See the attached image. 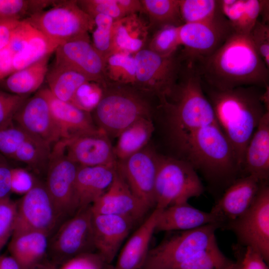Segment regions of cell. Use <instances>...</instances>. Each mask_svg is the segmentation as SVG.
Returning <instances> with one entry per match:
<instances>
[{
    "mask_svg": "<svg viewBox=\"0 0 269 269\" xmlns=\"http://www.w3.org/2000/svg\"><path fill=\"white\" fill-rule=\"evenodd\" d=\"M11 167L6 157L0 153V199L9 197L11 192Z\"/></svg>",
    "mask_w": 269,
    "mask_h": 269,
    "instance_id": "obj_52",
    "label": "cell"
},
{
    "mask_svg": "<svg viewBox=\"0 0 269 269\" xmlns=\"http://www.w3.org/2000/svg\"><path fill=\"white\" fill-rule=\"evenodd\" d=\"M178 153L210 181L230 185L240 171L233 148L218 124L195 131Z\"/></svg>",
    "mask_w": 269,
    "mask_h": 269,
    "instance_id": "obj_4",
    "label": "cell"
},
{
    "mask_svg": "<svg viewBox=\"0 0 269 269\" xmlns=\"http://www.w3.org/2000/svg\"><path fill=\"white\" fill-rule=\"evenodd\" d=\"M92 214L96 251L106 264H111L135 224L124 217Z\"/></svg>",
    "mask_w": 269,
    "mask_h": 269,
    "instance_id": "obj_21",
    "label": "cell"
},
{
    "mask_svg": "<svg viewBox=\"0 0 269 269\" xmlns=\"http://www.w3.org/2000/svg\"><path fill=\"white\" fill-rule=\"evenodd\" d=\"M249 35L258 55L269 68V24L259 19Z\"/></svg>",
    "mask_w": 269,
    "mask_h": 269,
    "instance_id": "obj_47",
    "label": "cell"
},
{
    "mask_svg": "<svg viewBox=\"0 0 269 269\" xmlns=\"http://www.w3.org/2000/svg\"><path fill=\"white\" fill-rule=\"evenodd\" d=\"M204 187L197 171L187 161L159 154L155 182V208L163 210L199 197Z\"/></svg>",
    "mask_w": 269,
    "mask_h": 269,
    "instance_id": "obj_7",
    "label": "cell"
},
{
    "mask_svg": "<svg viewBox=\"0 0 269 269\" xmlns=\"http://www.w3.org/2000/svg\"><path fill=\"white\" fill-rule=\"evenodd\" d=\"M58 46L89 34L94 19L79 6L77 0H56L50 7L23 20Z\"/></svg>",
    "mask_w": 269,
    "mask_h": 269,
    "instance_id": "obj_8",
    "label": "cell"
},
{
    "mask_svg": "<svg viewBox=\"0 0 269 269\" xmlns=\"http://www.w3.org/2000/svg\"><path fill=\"white\" fill-rule=\"evenodd\" d=\"M57 267L51 263L49 260H45L31 269H57Z\"/></svg>",
    "mask_w": 269,
    "mask_h": 269,
    "instance_id": "obj_57",
    "label": "cell"
},
{
    "mask_svg": "<svg viewBox=\"0 0 269 269\" xmlns=\"http://www.w3.org/2000/svg\"><path fill=\"white\" fill-rule=\"evenodd\" d=\"M29 97L15 95L0 89V127L13 122L14 115Z\"/></svg>",
    "mask_w": 269,
    "mask_h": 269,
    "instance_id": "obj_46",
    "label": "cell"
},
{
    "mask_svg": "<svg viewBox=\"0 0 269 269\" xmlns=\"http://www.w3.org/2000/svg\"><path fill=\"white\" fill-rule=\"evenodd\" d=\"M51 150L50 146L32 137L21 145L11 159L40 172L44 169L46 170Z\"/></svg>",
    "mask_w": 269,
    "mask_h": 269,
    "instance_id": "obj_37",
    "label": "cell"
},
{
    "mask_svg": "<svg viewBox=\"0 0 269 269\" xmlns=\"http://www.w3.org/2000/svg\"><path fill=\"white\" fill-rule=\"evenodd\" d=\"M21 21L11 18H0V50L8 47L14 31Z\"/></svg>",
    "mask_w": 269,
    "mask_h": 269,
    "instance_id": "obj_51",
    "label": "cell"
},
{
    "mask_svg": "<svg viewBox=\"0 0 269 269\" xmlns=\"http://www.w3.org/2000/svg\"><path fill=\"white\" fill-rule=\"evenodd\" d=\"M13 56L8 47L0 50V83L14 72Z\"/></svg>",
    "mask_w": 269,
    "mask_h": 269,
    "instance_id": "obj_53",
    "label": "cell"
},
{
    "mask_svg": "<svg viewBox=\"0 0 269 269\" xmlns=\"http://www.w3.org/2000/svg\"><path fill=\"white\" fill-rule=\"evenodd\" d=\"M179 26L166 25L156 30L147 49L161 56L175 53L181 46L179 36Z\"/></svg>",
    "mask_w": 269,
    "mask_h": 269,
    "instance_id": "obj_40",
    "label": "cell"
},
{
    "mask_svg": "<svg viewBox=\"0 0 269 269\" xmlns=\"http://www.w3.org/2000/svg\"><path fill=\"white\" fill-rule=\"evenodd\" d=\"M91 210L93 214L124 217L136 224L150 209L133 193L117 169L112 185L91 205Z\"/></svg>",
    "mask_w": 269,
    "mask_h": 269,
    "instance_id": "obj_19",
    "label": "cell"
},
{
    "mask_svg": "<svg viewBox=\"0 0 269 269\" xmlns=\"http://www.w3.org/2000/svg\"><path fill=\"white\" fill-rule=\"evenodd\" d=\"M45 80L47 88L54 97L69 103L78 88L91 81L80 73L55 60L49 66Z\"/></svg>",
    "mask_w": 269,
    "mask_h": 269,
    "instance_id": "obj_31",
    "label": "cell"
},
{
    "mask_svg": "<svg viewBox=\"0 0 269 269\" xmlns=\"http://www.w3.org/2000/svg\"><path fill=\"white\" fill-rule=\"evenodd\" d=\"M32 137L34 136L15 124L13 121L0 127V153L5 157L11 158L21 145Z\"/></svg>",
    "mask_w": 269,
    "mask_h": 269,
    "instance_id": "obj_42",
    "label": "cell"
},
{
    "mask_svg": "<svg viewBox=\"0 0 269 269\" xmlns=\"http://www.w3.org/2000/svg\"><path fill=\"white\" fill-rule=\"evenodd\" d=\"M159 156L145 146L117 163L118 171L131 191L150 209L155 206L154 188Z\"/></svg>",
    "mask_w": 269,
    "mask_h": 269,
    "instance_id": "obj_14",
    "label": "cell"
},
{
    "mask_svg": "<svg viewBox=\"0 0 269 269\" xmlns=\"http://www.w3.org/2000/svg\"><path fill=\"white\" fill-rule=\"evenodd\" d=\"M36 180L26 169L12 168L11 170V192L18 194H25L35 185Z\"/></svg>",
    "mask_w": 269,
    "mask_h": 269,
    "instance_id": "obj_50",
    "label": "cell"
},
{
    "mask_svg": "<svg viewBox=\"0 0 269 269\" xmlns=\"http://www.w3.org/2000/svg\"><path fill=\"white\" fill-rule=\"evenodd\" d=\"M142 94L132 86L107 82L98 104L91 113L95 125L109 138L117 137L135 122L151 119V106Z\"/></svg>",
    "mask_w": 269,
    "mask_h": 269,
    "instance_id": "obj_5",
    "label": "cell"
},
{
    "mask_svg": "<svg viewBox=\"0 0 269 269\" xmlns=\"http://www.w3.org/2000/svg\"><path fill=\"white\" fill-rule=\"evenodd\" d=\"M58 46L33 27L24 48L14 55V72L27 67L45 56L51 55Z\"/></svg>",
    "mask_w": 269,
    "mask_h": 269,
    "instance_id": "obj_36",
    "label": "cell"
},
{
    "mask_svg": "<svg viewBox=\"0 0 269 269\" xmlns=\"http://www.w3.org/2000/svg\"><path fill=\"white\" fill-rule=\"evenodd\" d=\"M233 32L226 17L210 23H184L179 28L182 51L190 60L208 57Z\"/></svg>",
    "mask_w": 269,
    "mask_h": 269,
    "instance_id": "obj_15",
    "label": "cell"
},
{
    "mask_svg": "<svg viewBox=\"0 0 269 269\" xmlns=\"http://www.w3.org/2000/svg\"><path fill=\"white\" fill-rule=\"evenodd\" d=\"M91 205L65 220L48 241L49 261L58 268L78 255L96 251Z\"/></svg>",
    "mask_w": 269,
    "mask_h": 269,
    "instance_id": "obj_10",
    "label": "cell"
},
{
    "mask_svg": "<svg viewBox=\"0 0 269 269\" xmlns=\"http://www.w3.org/2000/svg\"><path fill=\"white\" fill-rule=\"evenodd\" d=\"M262 183L255 176L246 175L236 179L229 185L210 211L222 221V227L245 213Z\"/></svg>",
    "mask_w": 269,
    "mask_h": 269,
    "instance_id": "obj_20",
    "label": "cell"
},
{
    "mask_svg": "<svg viewBox=\"0 0 269 269\" xmlns=\"http://www.w3.org/2000/svg\"><path fill=\"white\" fill-rule=\"evenodd\" d=\"M93 18L95 25L91 32V42L105 61L112 51V31L114 19L104 14L96 15Z\"/></svg>",
    "mask_w": 269,
    "mask_h": 269,
    "instance_id": "obj_41",
    "label": "cell"
},
{
    "mask_svg": "<svg viewBox=\"0 0 269 269\" xmlns=\"http://www.w3.org/2000/svg\"><path fill=\"white\" fill-rule=\"evenodd\" d=\"M261 184L253 203L242 215L224 227L232 231L239 245L258 252L269 260V186Z\"/></svg>",
    "mask_w": 269,
    "mask_h": 269,
    "instance_id": "obj_11",
    "label": "cell"
},
{
    "mask_svg": "<svg viewBox=\"0 0 269 269\" xmlns=\"http://www.w3.org/2000/svg\"><path fill=\"white\" fill-rule=\"evenodd\" d=\"M170 140L178 152L198 129L218 124L193 63L186 61L170 95L159 102Z\"/></svg>",
    "mask_w": 269,
    "mask_h": 269,
    "instance_id": "obj_3",
    "label": "cell"
},
{
    "mask_svg": "<svg viewBox=\"0 0 269 269\" xmlns=\"http://www.w3.org/2000/svg\"><path fill=\"white\" fill-rule=\"evenodd\" d=\"M233 263L222 252L217 243L199 253L177 269H226Z\"/></svg>",
    "mask_w": 269,
    "mask_h": 269,
    "instance_id": "obj_39",
    "label": "cell"
},
{
    "mask_svg": "<svg viewBox=\"0 0 269 269\" xmlns=\"http://www.w3.org/2000/svg\"><path fill=\"white\" fill-rule=\"evenodd\" d=\"M53 146L46 168L45 185L64 221L78 211L75 184L79 166L66 156L61 140Z\"/></svg>",
    "mask_w": 269,
    "mask_h": 269,
    "instance_id": "obj_12",
    "label": "cell"
},
{
    "mask_svg": "<svg viewBox=\"0 0 269 269\" xmlns=\"http://www.w3.org/2000/svg\"><path fill=\"white\" fill-rule=\"evenodd\" d=\"M209 224L222 227L220 219L210 211L207 212L190 205L188 202L176 204L162 210L159 216L155 232L190 230Z\"/></svg>",
    "mask_w": 269,
    "mask_h": 269,
    "instance_id": "obj_24",
    "label": "cell"
},
{
    "mask_svg": "<svg viewBox=\"0 0 269 269\" xmlns=\"http://www.w3.org/2000/svg\"><path fill=\"white\" fill-rule=\"evenodd\" d=\"M149 29L148 24L147 25L137 13L114 20L111 53H125L134 55L143 49Z\"/></svg>",
    "mask_w": 269,
    "mask_h": 269,
    "instance_id": "obj_27",
    "label": "cell"
},
{
    "mask_svg": "<svg viewBox=\"0 0 269 269\" xmlns=\"http://www.w3.org/2000/svg\"><path fill=\"white\" fill-rule=\"evenodd\" d=\"M55 61L84 75L91 81L104 86V60L93 46L89 34L59 45L55 52Z\"/></svg>",
    "mask_w": 269,
    "mask_h": 269,
    "instance_id": "obj_17",
    "label": "cell"
},
{
    "mask_svg": "<svg viewBox=\"0 0 269 269\" xmlns=\"http://www.w3.org/2000/svg\"><path fill=\"white\" fill-rule=\"evenodd\" d=\"M48 237L42 232L34 231L13 233L8 246L10 255L21 269H31L45 261Z\"/></svg>",
    "mask_w": 269,
    "mask_h": 269,
    "instance_id": "obj_28",
    "label": "cell"
},
{
    "mask_svg": "<svg viewBox=\"0 0 269 269\" xmlns=\"http://www.w3.org/2000/svg\"><path fill=\"white\" fill-rule=\"evenodd\" d=\"M218 224L176 231L150 249L141 269H177L199 253L217 244Z\"/></svg>",
    "mask_w": 269,
    "mask_h": 269,
    "instance_id": "obj_6",
    "label": "cell"
},
{
    "mask_svg": "<svg viewBox=\"0 0 269 269\" xmlns=\"http://www.w3.org/2000/svg\"><path fill=\"white\" fill-rule=\"evenodd\" d=\"M162 210L154 208L121 250L115 269H141L150 250L149 244Z\"/></svg>",
    "mask_w": 269,
    "mask_h": 269,
    "instance_id": "obj_25",
    "label": "cell"
},
{
    "mask_svg": "<svg viewBox=\"0 0 269 269\" xmlns=\"http://www.w3.org/2000/svg\"><path fill=\"white\" fill-rule=\"evenodd\" d=\"M226 269H239L238 265L236 262H234V263L230 266L229 268Z\"/></svg>",
    "mask_w": 269,
    "mask_h": 269,
    "instance_id": "obj_58",
    "label": "cell"
},
{
    "mask_svg": "<svg viewBox=\"0 0 269 269\" xmlns=\"http://www.w3.org/2000/svg\"><path fill=\"white\" fill-rule=\"evenodd\" d=\"M55 0H0V18H11L23 20L51 6Z\"/></svg>",
    "mask_w": 269,
    "mask_h": 269,
    "instance_id": "obj_38",
    "label": "cell"
},
{
    "mask_svg": "<svg viewBox=\"0 0 269 269\" xmlns=\"http://www.w3.org/2000/svg\"><path fill=\"white\" fill-rule=\"evenodd\" d=\"M184 23H210L225 17L218 0H179Z\"/></svg>",
    "mask_w": 269,
    "mask_h": 269,
    "instance_id": "obj_35",
    "label": "cell"
},
{
    "mask_svg": "<svg viewBox=\"0 0 269 269\" xmlns=\"http://www.w3.org/2000/svg\"><path fill=\"white\" fill-rule=\"evenodd\" d=\"M235 251L239 269H268L262 256L252 248L239 245Z\"/></svg>",
    "mask_w": 269,
    "mask_h": 269,
    "instance_id": "obj_49",
    "label": "cell"
},
{
    "mask_svg": "<svg viewBox=\"0 0 269 269\" xmlns=\"http://www.w3.org/2000/svg\"><path fill=\"white\" fill-rule=\"evenodd\" d=\"M17 203L10 197L0 199V255L14 230Z\"/></svg>",
    "mask_w": 269,
    "mask_h": 269,
    "instance_id": "obj_43",
    "label": "cell"
},
{
    "mask_svg": "<svg viewBox=\"0 0 269 269\" xmlns=\"http://www.w3.org/2000/svg\"><path fill=\"white\" fill-rule=\"evenodd\" d=\"M202 84L218 124L233 148L239 170L242 171L247 145L262 117L269 111L261 98L265 88L249 86L219 90Z\"/></svg>",
    "mask_w": 269,
    "mask_h": 269,
    "instance_id": "obj_2",
    "label": "cell"
},
{
    "mask_svg": "<svg viewBox=\"0 0 269 269\" xmlns=\"http://www.w3.org/2000/svg\"><path fill=\"white\" fill-rule=\"evenodd\" d=\"M50 56L13 72L0 83V89L20 96L37 92L45 80Z\"/></svg>",
    "mask_w": 269,
    "mask_h": 269,
    "instance_id": "obj_29",
    "label": "cell"
},
{
    "mask_svg": "<svg viewBox=\"0 0 269 269\" xmlns=\"http://www.w3.org/2000/svg\"><path fill=\"white\" fill-rule=\"evenodd\" d=\"M117 3L125 16L143 12L140 0H117Z\"/></svg>",
    "mask_w": 269,
    "mask_h": 269,
    "instance_id": "obj_54",
    "label": "cell"
},
{
    "mask_svg": "<svg viewBox=\"0 0 269 269\" xmlns=\"http://www.w3.org/2000/svg\"><path fill=\"white\" fill-rule=\"evenodd\" d=\"M259 19L263 22L269 24V1L262 0V8Z\"/></svg>",
    "mask_w": 269,
    "mask_h": 269,
    "instance_id": "obj_56",
    "label": "cell"
},
{
    "mask_svg": "<svg viewBox=\"0 0 269 269\" xmlns=\"http://www.w3.org/2000/svg\"><path fill=\"white\" fill-rule=\"evenodd\" d=\"M107 264L97 252L88 253L74 257L57 269H104Z\"/></svg>",
    "mask_w": 269,
    "mask_h": 269,
    "instance_id": "obj_48",
    "label": "cell"
},
{
    "mask_svg": "<svg viewBox=\"0 0 269 269\" xmlns=\"http://www.w3.org/2000/svg\"><path fill=\"white\" fill-rule=\"evenodd\" d=\"M143 12L149 18L148 26L156 30L166 26H179L183 24L179 0H140ZM155 30V31H156Z\"/></svg>",
    "mask_w": 269,
    "mask_h": 269,
    "instance_id": "obj_33",
    "label": "cell"
},
{
    "mask_svg": "<svg viewBox=\"0 0 269 269\" xmlns=\"http://www.w3.org/2000/svg\"><path fill=\"white\" fill-rule=\"evenodd\" d=\"M262 182L269 178V111L261 119L246 149L243 170Z\"/></svg>",
    "mask_w": 269,
    "mask_h": 269,
    "instance_id": "obj_26",
    "label": "cell"
},
{
    "mask_svg": "<svg viewBox=\"0 0 269 269\" xmlns=\"http://www.w3.org/2000/svg\"><path fill=\"white\" fill-rule=\"evenodd\" d=\"M222 12L234 32L249 35L259 19L262 0H220Z\"/></svg>",
    "mask_w": 269,
    "mask_h": 269,
    "instance_id": "obj_30",
    "label": "cell"
},
{
    "mask_svg": "<svg viewBox=\"0 0 269 269\" xmlns=\"http://www.w3.org/2000/svg\"><path fill=\"white\" fill-rule=\"evenodd\" d=\"M104 74L107 82L134 86L136 80L134 55L111 53L105 60Z\"/></svg>",
    "mask_w": 269,
    "mask_h": 269,
    "instance_id": "obj_34",
    "label": "cell"
},
{
    "mask_svg": "<svg viewBox=\"0 0 269 269\" xmlns=\"http://www.w3.org/2000/svg\"><path fill=\"white\" fill-rule=\"evenodd\" d=\"M117 165L79 166L75 184V197L79 209L92 205L112 185Z\"/></svg>",
    "mask_w": 269,
    "mask_h": 269,
    "instance_id": "obj_23",
    "label": "cell"
},
{
    "mask_svg": "<svg viewBox=\"0 0 269 269\" xmlns=\"http://www.w3.org/2000/svg\"><path fill=\"white\" fill-rule=\"evenodd\" d=\"M154 131L151 119H141L125 129L114 147L117 161L123 160L145 146Z\"/></svg>",
    "mask_w": 269,
    "mask_h": 269,
    "instance_id": "obj_32",
    "label": "cell"
},
{
    "mask_svg": "<svg viewBox=\"0 0 269 269\" xmlns=\"http://www.w3.org/2000/svg\"><path fill=\"white\" fill-rule=\"evenodd\" d=\"M104 269H115L114 266H112L111 264H107L104 268Z\"/></svg>",
    "mask_w": 269,
    "mask_h": 269,
    "instance_id": "obj_59",
    "label": "cell"
},
{
    "mask_svg": "<svg viewBox=\"0 0 269 269\" xmlns=\"http://www.w3.org/2000/svg\"><path fill=\"white\" fill-rule=\"evenodd\" d=\"M103 93V86L94 81H88L77 90L71 102L78 108L91 113L98 104Z\"/></svg>",
    "mask_w": 269,
    "mask_h": 269,
    "instance_id": "obj_44",
    "label": "cell"
},
{
    "mask_svg": "<svg viewBox=\"0 0 269 269\" xmlns=\"http://www.w3.org/2000/svg\"><path fill=\"white\" fill-rule=\"evenodd\" d=\"M16 203L17 216L13 233L34 231L49 237L64 222L45 184L37 180Z\"/></svg>",
    "mask_w": 269,
    "mask_h": 269,
    "instance_id": "obj_13",
    "label": "cell"
},
{
    "mask_svg": "<svg viewBox=\"0 0 269 269\" xmlns=\"http://www.w3.org/2000/svg\"><path fill=\"white\" fill-rule=\"evenodd\" d=\"M0 269H21V268L12 256L0 254Z\"/></svg>",
    "mask_w": 269,
    "mask_h": 269,
    "instance_id": "obj_55",
    "label": "cell"
},
{
    "mask_svg": "<svg viewBox=\"0 0 269 269\" xmlns=\"http://www.w3.org/2000/svg\"><path fill=\"white\" fill-rule=\"evenodd\" d=\"M77 3L92 18L98 14H104L115 20L125 16L117 3V0H79Z\"/></svg>",
    "mask_w": 269,
    "mask_h": 269,
    "instance_id": "obj_45",
    "label": "cell"
},
{
    "mask_svg": "<svg viewBox=\"0 0 269 269\" xmlns=\"http://www.w3.org/2000/svg\"><path fill=\"white\" fill-rule=\"evenodd\" d=\"M179 50L169 56L158 55L148 49L135 53L136 80L133 87L156 97L159 102L167 97L177 84L186 62L182 50Z\"/></svg>",
    "mask_w": 269,
    "mask_h": 269,
    "instance_id": "obj_9",
    "label": "cell"
},
{
    "mask_svg": "<svg viewBox=\"0 0 269 269\" xmlns=\"http://www.w3.org/2000/svg\"><path fill=\"white\" fill-rule=\"evenodd\" d=\"M40 90L48 101L52 114L61 131L62 139H70L100 131L95 125L91 113L56 98L47 87Z\"/></svg>",
    "mask_w": 269,
    "mask_h": 269,
    "instance_id": "obj_22",
    "label": "cell"
},
{
    "mask_svg": "<svg viewBox=\"0 0 269 269\" xmlns=\"http://www.w3.org/2000/svg\"><path fill=\"white\" fill-rule=\"evenodd\" d=\"M61 140L66 156L78 166L117 165L109 137L100 130L95 133Z\"/></svg>",
    "mask_w": 269,
    "mask_h": 269,
    "instance_id": "obj_18",
    "label": "cell"
},
{
    "mask_svg": "<svg viewBox=\"0 0 269 269\" xmlns=\"http://www.w3.org/2000/svg\"><path fill=\"white\" fill-rule=\"evenodd\" d=\"M13 121L26 133L50 146L62 139L61 131L48 101L40 89L26 99L14 115Z\"/></svg>",
    "mask_w": 269,
    "mask_h": 269,
    "instance_id": "obj_16",
    "label": "cell"
},
{
    "mask_svg": "<svg viewBox=\"0 0 269 269\" xmlns=\"http://www.w3.org/2000/svg\"><path fill=\"white\" fill-rule=\"evenodd\" d=\"M191 62L202 83L213 89L269 86V68L249 35L234 32L211 55Z\"/></svg>",
    "mask_w": 269,
    "mask_h": 269,
    "instance_id": "obj_1",
    "label": "cell"
}]
</instances>
